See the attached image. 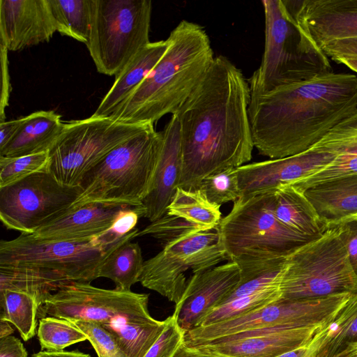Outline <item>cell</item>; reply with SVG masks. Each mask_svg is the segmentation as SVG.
<instances>
[{
    "mask_svg": "<svg viewBox=\"0 0 357 357\" xmlns=\"http://www.w3.org/2000/svg\"><path fill=\"white\" fill-rule=\"evenodd\" d=\"M250 91L242 71L222 55L175 114L182 162L178 188L199 189L207 176L238 167L252 158Z\"/></svg>",
    "mask_w": 357,
    "mask_h": 357,
    "instance_id": "1",
    "label": "cell"
},
{
    "mask_svg": "<svg viewBox=\"0 0 357 357\" xmlns=\"http://www.w3.org/2000/svg\"><path fill=\"white\" fill-rule=\"evenodd\" d=\"M357 110V76L330 73L250 96L254 147L270 159L305 152Z\"/></svg>",
    "mask_w": 357,
    "mask_h": 357,
    "instance_id": "2",
    "label": "cell"
},
{
    "mask_svg": "<svg viewBox=\"0 0 357 357\" xmlns=\"http://www.w3.org/2000/svg\"><path fill=\"white\" fill-rule=\"evenodd\" d=\"M166 40L161 59L109 118L153 125L163 116L175 114L201 82L215 58L204 27L183 20Z\"/></svg>",
    "mask_w": 357,
    "mask_h": 357,
    "instance_id": "3",
    "label": "cell"
},
{
    "mask_svg": "<svg viewBox=\"0 0 357 357\" xmlns=\"http://www.w3.org/2000/svg\"><path fill=\"white\" fill-rule=\"evenodd\" d=\"M262 3L264 50L259 68L248 80L250 96L332 73L328 57L300 26L284 0Z\"/></svg>",
    "mask_w": 357,
    "mask_h": 357,
    "instance_id": "4",
    "label": "cell"
},
{
    "mask_svg": "<svg viewBox=\"0 0 357 357\" xmlns=\"http://www.w3.org/2000/svg\"><path fill=\"white\" fill-rule=\"evenodd\" d=\"M153 125L111 151L83 177L72 207L89 203L137 207L151 190L162 146Z\"/></svg>",
    "mask_w": 357,
    "mask_h": 357,
    "instance_id": "5",
    "label": "cell"
},
{
    "mask_svg": "<svg viewBox=\"0 0 357 357\" xmlns=\"http://www.w3.org/2000/svg\"><path fill=\"white\" fill-rule=\"evenodd\" d=\"M280 289L282 299L325 298L357 293L346 234L340 224L300 246L287 257Z\"/></svg>",
    "mask_w": 357,
    "mask_h": 357,
    "instance_id": "6",
    "label": "cell"
},
{
    "mask_svg": "<svg viewBox=\"0 0 357 357\" xmlns=\"http://www.w3.org/2000/svg\"><path fill=\"white\" fill-rule=\"evenodd\" d=\"M150 0H92L86 45L97 70L116 75L148 44Z\"/></svg>",
    "mask_w": 357,
    "mask_h": 357,
    "instance_id": "7",
    "label": "cell"
},
{
    "mask_svg": "<svg viewBox=\"0 0 357 357\" xmlns=\"http://www.w3.org/2000/svg\"><path fill=\"white\" fill-rule=\"evenodd\" d=\"M275 193L240 197L222 218L217 229L228 261L243 257L288 256L313 239L294 231L277 218Z\"/></svg>",
    "mask_w": 357,
    "mask_h": 357,
    "instance_id": "8",
    "label": "cell"
},
{
    "mask_svg": "<svg viewBox=\"0 0 357 357\" xmlns=\"http://www.w3.org/2000/svg\"><path fill=\"white\" fill-rule=\"evenodd\" d=\"M135 228L124 236L111 228L105 234L87 241H53L20 234L0 242V264H19L47 268L71 282H91L98 278L101 265L124 241L137 237Z\"/></svg>",
    "mask_w": 357,
    "mask_h": 357,
    "instance_id": "9",
    "label": "cell"
},
{
    "mask_svg": "<svg viewBox=\"0 0 357 357\" xmlns=\"http://www.w3.org/2000/svg\"><path fill=\"white\" fill-rule=\"evenodd\" d=\"M150 125L119 123L93 115L64 123L49 151L47 171L63 185L79 186L84 176L111 151Z\"/></svg>",
    "mask_w": 357,
    "mask_h": 357,
    "instance_id": "10",
    "label": "cell"
},
{
    "mask_svg": "<svg viewBox=\"0 0 357 357\" xmlns=\"http://www.w3.org/2000/svg\"><path fill=\"white\" fill-rule=\"evenodd\" d=\"M148 302L146 294L73 282L50 295L38 312L68 320L96 322L112 332L128 322L153 320Z\"/></svg>",
    "mask_w": 357,
    "mask_h": 357,
    "instance_id": "11",
    "label": "cell"
},
{
    "mask_svg": "<svg viewBox=\"0 0 357 357\" xmlns=\"http://www.w3.org/2000/svg\"><path fill=\"white\" fill-rule=\"evenodd\" d=\"M226 259L218 229L199 231L162 248L145 261L139 282L177 303L187 285L186 271H206Z\"/></svg>",
    "mask_w": 357,
    "mask_h": 357,
    "instance_id": "12",
    "label": "cell"
},
{
    "mask_svg": "<svg viewBox=\"0 0 357 357\" xmlns=\"http://www.w3.org/2000/svg\"><path fill=\"white\" fill-rule=\"evenodd\" d=\"M79 186L60 183L46 170L0 188V220L8 229L32 234L65 215L81 194Z\"/></svg>",
    "mask_w": 357,
    "mask_h": 357,
    "instance_id": "13",
    "label": "cell"
},
{
    "mask_svg": "<svg viewBox=\"0 0 357 357\" xmlns=\"http://www.w3.org/2000/svg\"><path fill=\"white\" fill-rule=\"evenodd\" d=\"M351 295L342 294L298 300L280 298L240 317L192 328L185 333L184 344L190 346L243 331L278 326H324L336 315Z\"/></svg>",
    "mask_w": 357,
    "mask_h": 357,
    "instance_id": "14",
    "label": "cell"
},
{
    "mask_svg": "<svg viewBox=\"0 0 357 357\" xmlns=\"http://www.w3.org/2000/svg\"><path fill=\"white\" fill-rule=\"evenodd\" d=\"M322 326H278L243 331L187 347L220 357H277L308 344Z\"/></svg>",
    "mask_w": 357,
    "mask_h": 357,
    "instance_id": "15",
    "label": "cell"
},
{
    "mask_svg": "<svg viewBox=\"0 0 357 357\" xmlns=\"http://www.w3.org/2000/svg\"><path fill=\"white\" fill-rule=\"evenodd\" d=\"M241 278L240 267L233 261L193 273L172 314L180 326L186 332L199 326L234 291Z\"/></svg>",
    "mask_w": 357,
    "mask_h": 357,
    "instance_id": "16",
    "label": "cell"
},
{
    "mask_svg": "<svg viewBox=\"0 0 357 357\" xmlns=\"http://www.w3.org/2000/svg\"><path fill=\"white\" fill-rule=\"evenodd\" d=\"M336 155L307 150L277 159L248 163L236 168L241 197L275 191L286 185H294L328 165Z\"/></svg>",
    "mask_w": 357,
    "mask_h": 357,
    "instance_id": "17",
    "label": "cell"
},
{
    "mask_svg": "<svg viewBox=\"0 0 357 357\" xmlns=\"http://www.w3.org/2000/svg\"><path fill=\"white\" fill-rule=\"evenodd\" d=\"M297 22L320 47L357 38V0H284Z\"/></svg>",
    "mask_w": 357,
    "mask_h": 357,
    "instance_id": "18",
    "label": "cell"
},
{
    "mask_svg": "<svg viewBox=\"0 0 357 357\" xmlns=\"http://www.w3.org/2000/svg\"><path fill=\"white\" fill-rule=\"evenodd\" d=\"M56 31L49 0H0V44L8 51L48 42Z\"/></svg>",
    "mask_w": 357,
    "mask_h": 357,
    "instance_id": "19",
    "label": "cell"
},
{
    "mask_svg": "<svg viewBox=\"0 0 357 357\" xmlns=\"http://www.w3.org/2000/svg\"><path fill=\"white\" fill-rule=\"evenodd\" d=\"M133 208L98 203L72 207L65 215L40 227L31 235L53 241H91L105 234L123 213Z\"/></svg>",
    "mask_w": 357,
    "mask_h": 357,
    "instance_id": "20",
    "label": "cell"
},
{
    "mask_svg": "<svg viewBox=\"0 0 357 357\" xmlns=\"http://www.w3.org/2000/svg\"><path fill=\"white\" fill-rule=\"evenodd\" d=\"M162 132V146L151 192L143 202L144 217L153 222L167 212L178 188L182 170L179 124L174 114Z\"/></svg>",
    "mask_w": 357,
    "mask_h": 357,
    "instance_id": "21",
    "label": "cell"
},
{
    "mask_svg": "<svg viewBox=\"0 0 357 357\" xmlns=\"http://www.w3.org/2000/svg\"><path fill=\"white\" fill-rule=\"evenodd\" d=\"M303 192L327 229L357 217V174L319 183Z\"/></svg>",
    "mask_w": 357,
    "mask_h": 357,
    "instance_id": "22",
    "label": "cell"
},
{
    "mask_svg": "<svg viewBox=\"0 0 357 357\" xmlns=\"http://www.w3.org/2000/svg\"><path fill=\"white\" fill-rule=\"evenodd\" d=\"M167 41L148 44L115 76V80L95 112L99 117H110L128 99L157 64L167 48Z\"/></svg>",
    "mask_w": 357,
    "mask_h": 357,
    "instance_id": "23",
    "label": "cell"
},
{
    "mask_svg": "<svg viewBox=\"0 0 357 357\" xmlns=\"http://www.w3.org/2000/svg\"><path fill=\"white\" fill-rule=\"evenodd\" d=\"M64 123L54 111H38L23 117L17 134L0 156L20 157L49 151L61 134Z\"/></svg>",
    "mask_w": 357,
    "mask_h": 357,
    "instance_id": "24",
    "label": "cell"
},
{
    "mask_svg": "<svg viewBox=\"0 0 357 357\" xmlns=\"http://www.w3.org/2000/svg\"><path fill=\"white\" fill-rule=\"evenodd\" d=\"M275 195V216L290 229L310 238L327 229L303 192L286 185L278 188Z\"/></svg>",
    "mask_w": 357,
    "mask_h": 357,
    "instance_id": "25",
    "label": "cell"
},
{
    "mask_svg": "<svg viewBox=\"0 0 357 357\" xmlns=\"http://www.w3.org/2000/svg\"><path fill=\"white\" fill-rule=\"evenodd\" d=\"M70 282L65 275L47 268L0 264V291L10 289L29 294L40 306L50 295Z\"/></svg>",
    "mask_w": 357,
    "mask_h": 357,
    "instance_id": "26",
    "label": "cell"
},
{
    "mask_svg": "<svg viewBox=\"0 0 357 357\" xmlns=\"http://www.w3.org/2000/svg\"><path fill=\"white\" fill-rule=\"evenodd\" d=\"M315 357H334L357 342V293L351 294L336 315L314 335Z\"/></svg>",
    "mask_w": 357,
    "mask_h": 357,
    "instance_id": "27",
    "label": "cell"
},
{
    "mask_svg": "<svg viewBox=\"0 0 357 357\" xmlns=\"http://www.w3.org/2000/svg\"><path fill=\"white\" fill-rule=\"evenodd\" d=\"M133 238H128L105 258L101 265L98 278L112 280L115 289L120 291H131V287L139 282L144 260L142 250L137 243H132Z\"/></svg>",
    "mask_w": 357,
    "mask_h": 357,
    "instance_id": "28",
    "label": "cell"
},
{
    "mask_svg": "<svg viewBox=\"0 0 357 357\" xmlns=\"http://www.w3.org/2000/svg\"><path fill=\"white\" fill-rule=\"evenodd\" d=\"M220 205L211 202L200 190L178 188L167 213L181 218L200 231L217 229L222 220Z\"/></svg>",
    "mask_w": 357,
    "mask_h": 357,
    "instance_id": "29",
    "label": "cell"
},
{
    "mask_svg": "<svg viewBox=\"0 0 357 357\" xmlns=\"http://www.w3.org/2000/svg\"><path fill=\"white\" fill-rule=\"evenodd\" d=\"M40 307L29 294L10 289L0 291V319L12 324L24 341L36 335Z\"/></svg>",
    "mask_w": 357,
    "mask_h": 357,
    "instance_id": "30",
    "label": "cell"
},
{
    "mask_svg": "<svg viewBox=\"0 0 357 357\" xmlns=\"http://www.w3.org/2000/svg\"><path fill=\"white\" fill-rule=\"evenodd\" d=\"M57 31L87 43L91 27L92 0H49Z\"/></svg>",
    "mask_w": 357,
    "mask_h": 357,
    "instance_id": "31",
    "label": "cell"
},
{
    "mask_svg": "<svg viewBox=\"0 0 357 357\" xmlns=\"http://www.w3.org/2000/svg\"><path fill=\"white\" fill-rule=\"evenodd\" d=\"M37 335L41 351H61L87 336L72 321L52 316L40 319Z\"/></svg>",
    "mask_w": 357,
    "mask_h": 357,
    "instance_id": "32",
    "label": "cell"
},
{
    "mask_svg": "<svg viewBox=\"0 0 357 357\" xmlns=\"http://www.w3.org/2000/svg\"><path fill=\"white\" fill-rule=\"evenodd\" d=\"M280 298V289H272L231 300L210 312L204 318L199 326H206L240 317Z\"/></svg>",
    "mask_w": 357,
    "mask_h": 357,
    "instance_id": "33",
    "label": "cell"
},
{
    "mask_svg": "<svg viewBox=\"0 0 357 357\" xmlns=\"http://www.w3.org/2000/svg\"><path fill=\"white\" fill-rule=\"evenodd\" d=\"M309 150L335 155H357V110L335 126Z\"/></svg>",
    "mask_w": 357,
    "mask_h": 357,
    "instance_id": "34",
    "label": "cell"
},
{
    "mask_svg": "<svg viewBox=\"0 0 357 357\" xmlns=\"http://www.w3.org/2000/svg\"><path fill=\"white\" fill-rule=\"evenodd\" d=\"M49 151L20 157L0 156V188L47 169Z\"/></svg>",
    "mask_w": 357,
    "mask_h": 357,
    "instance_id": "35",
    "label": "cell"
},
{
    "mask_svg": "<svg viewBox=\"0 0 357 357\" xmlns=\"http://www.w3.org/2000/svg\"><path fill=\"white\" fill-rule=\"evenodd\" d=\"M237 168V167H236ZM228 168L205 177L199 189L212 203L221 206L241 197L237 169Z\"/></svg>",
    "mask_w": 357,
    "mask_h": 357,
    "instance_id": "36",
    "label": "cell"
},
{
    "mask_svg": "<svg viewBox=\"0 0 357 357\" xmlns=\"http://www.w3.org/2000/svg\"><path fill=\"white\" fill-rule=\"evenodd\" d=\"M199 231L186 220L166 213L139 231L137 236H151L158 240L164 248Z\"/></svg>",
    "mask_w": 357,
    "mask_h": 357,
    "instance_id": "37",
    "label": "cell"
},
{
    "mask_svg": "<svg viewBox=\"0 0 357 357\" xmlns=\"http://www.w3.org/2000/svg\"><path fill=\"white\" fill-rule=\"evenodd\" d=\"M87 336L98 357H128L120 342L101 324L83 320H69Z\"/></svg>",
    "mask_w": 357,
    "mask_h": 357,
    "instance_id": "38",
    "label": "cell"
},
{
    "mask_svg": "<svg viewBox=\"0 0 357 357\" xmlns=\"http://www.w3.org/2000/svg\"><path fill=\"white\" fill-rule=\"evenodd\" d=\"M357 174V155H340L316 173L293 185L304 192L319 183L343 176Z\"/></svg>",
    "mask_w": 357,
    "mask_h": 357,
    "instance_id": "39",
    "label": "cell"
},
{
    "mask_svg": "<svg viewBox=\"0 0 357 357\" xmlns=\"http://www.w3.org/2000/svg\"><path fill=\"white\" fill-rule=\"evenodd\" d=\"M185 333L172 314L165 319L162 332L144 357H174L184 344Z\"/></svg>",
    "mask_w": 357,
    "mask_h": 357,
    "instance_id": "40",
    "label": "cell"
},
{
    "mask_svg": "<svg viewBox=\"0 0 357 357\" xmlns=\"http://www.w3.org/2000/svg\"><path fill=\"white\" fill-rule=\"evenodd\" d=\"M321 49L333 61L342 57L357 56V38L332 41Z\"/></svg>",
    "mask_w": 357,
    "mask_h": 357,
    "instance_id": "41",
    "label": "cell"
},
{
    "mask_svg": "<svg viewBox=\"0 0 357 357\" xmlns=\"http://www.w3.org/2000/svg\"><path fill=\"white\" fill-rule=\"evenodd\" d=\"M1 49V92L0 103V122L6 121L5 109L8 105L9 96L11 91L10 76L8 68V50L2 44Z\"/></svg>",
    "mask_w": 357,
    "mask_h": 357,
    "instance_id": "42",
    "label": "cell"
},
{
    "mask_svg": "<svg viewBox=\"0 0 357 357\" xmlns=\"http://www.w3.org/2000/svg\"><path fill=\"white\" fill-rule=\"evenodd\" d=\"M346 234L349 261L357 277V217L350 218L340 224Z\"/></svg>",
    "mask_w": 357,
    "mask_h": 357,
    "instance_id": "43",
    "label": "cell"
},
{
    "mask_svg": "<svg viewBox=\"0 0 357 357\" xmlns=\"http://www.w3.org/2000/svg\"><path fill=\"white\" fill-rule=\"evenodd\" d=\"M0 357H28V354L18 338L9 335L0 338Z\"/></svg>",
    "mask_w": 357,
    "mask_h": 357,
    "instance_id": "44",
    "label": "cell"
},
{
    "mask_svg": "<svg viewBox=\"0 0 357 357\" xmlns=\"http://www.w3.org/2000/svg\"><path fill=\"white\" fill-rule=\"evenodd\" d=\"M23 122V117L0 122V151L4 149L17 134Z\"/></svg>",
    "mask_w": 357,
    "mask_h": 357,
    "instance_id": "45",
    "label": "cell"
},
{
    "mask_svg": "<svg viewBox=\"0 0 357 357\" xmlns=\"http://www.w3.org/2000/svg\"><path fill=\"white\" fill-rule=\"evenodd\" d=\"M317 344L312 340L308 344L277 357H315Z\"/></svg>",
    "mask_w": 357,
    "mask_h": 357,
    "instance_id": "46",
    "label": "cell"
},
{
    "mask_svg": "<svg viewBox=\"0 0 357 357\" xmlns=\"http://www.w3.org/2000/svg\"><path fill=\"white\" fill-rule=\"evenodd\" d=\"M31 357H91L88 354L78 351H40Z\"/></svg>",
    "mask_w": 357,
    "mask_h": 357,
    "instance_id": "47",
    "label": "cell"
},
{
    "mask_svg": "<svg viewBox=\"0 0 357 357\" xmlns=\"http://www.w3.org/2000/svg\"><path fill=\"white\" fill-rule=\"evenodd\" d=\"M174 357H220L200 352L193 348L188 347L184 344L180 347Z\"/></svg>",
    "mask_w": 357,
    "mask_h": 357,
    "instance_id": "48",
    "label": "cell"
},
{
    "mask_svg": "<svg viewBox=\"0 0 357 357\" xmlns=\"http://www.w3.org/2000/svg\"><path fill=\"white\" fill-rule=\"evenodd\" d=\"M335 61L344 64L357 73V56L342 57L337 59Z\"/></svg>",
    "mask_w": 357,
    "mask_h": 357,
    "instance_id": "49",
    "label": "cell"
},
{
    "mask_svg": "<svg viewBox=\"0 0 357 357\" xmlns=\"http://www.w3.org/2000/svg\"><path fill=\"white\" fill-rule=\"evenodd\" d=\"M13 332L14 330L10 322L0 319V338L11 335Z\"/></svg>",
    "mask_w": 357,
    "mask_h": 357,
    "instance_id": "50",
    "label": "cell"
}]
</instances>
